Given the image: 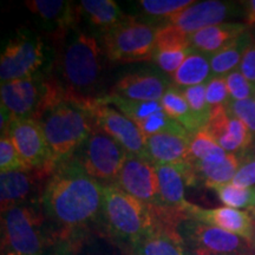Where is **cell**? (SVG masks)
<instances>
[{"instance_id": "obj_1", "label": "cell", "mask_w": 255, "mask_h": 255, "mask_svg": "<svg viewBox=\"0 0 255 255\" xmlns=\"http://www.w3.org/2000/svg\"><path fill=\"white\" fill-rule=\"evenodd\" d=\"M41 206L58 228L55 242L83 240V232L102 216L103 186L88 175L81 162L68 159L53 171L41 193Z\"/></svg>"}, {"instance_id": "obj_2", "label": "cell", "mask_w": 255, "mask_h": 255, "mask_svg": "<svg viewBox=\"0 0 255 255\" xmlns=\"http://www.w3.org/2000/svg\"><path fill=\"white\" fill-rule=\"evenodd\" d=\"M56 163L70 159L95 131V123L82 100L69 94L38 121Z\"/></svg>"}, {"instance_id": "obj_3", "label": "cell", "mask_w": 255, "mask_h": 255, "mask_svg": "<svg viewBox=\"0 0 255 255\" xmlns=\"http://www.w3.org/2000/svg\"><path fill=\"white\" fill-rule=\"evenodd\" d=\"M97 39L84 31H77L64 44L60 72L66 92L78 100H91L102 73L101 53Z\"/></svg>"}, {"instance_id": "obj_4", "label": "cell", "mask_w": 255, "mask_h": 255, "mask_svg": "<svg viewBox=\"0 0 255 255\" xmlns=\"http://www.w3.org/2000/svg\"><path fill=\"white\" fill-rule=\"evenodd\" d=\"M102 218L109 235L130 251L154 227L151 208L126 193L116 183L103 186Z\"/></svg>"}, {"instance_id": "obj_5", "label": "cell", "mask_w": 255, "mask_h": 255, "mask_svg": "<svg viewBox=\"0 0 255 255\" xmlns=\"http://www.w3.org/2000/svg\"><path fill=\"white\" fill-rule=\"evenodd\" d=\"M68 92L62 83L43 73L31 78L1 83V105L13 119L39 121L50 108L66 97Z\"/></svg>"}, {"instance_id": "obj_6", "label": "cell", "mask_w": 255, "mask_h": 255, "mask_svg": "<svg viewBox=\"0 0 255 255\" xmlns=\"http://www.w3.org/2000/svg\"><path fill=\"white\" fill-rule=\"evenodd\" d=\"M43 223V213L33 205L1 212V255H43L50 242Z\"/></svg>"}, {"instance_id": "obj_7", "label": "cell", "mask_w": 255, "mask_h": 255, "mask_svg": "<svg viewBox=\"0 0 255 255\" xmlns=\"http://www.w3.org/2000/svg\"><path fill=\"white\" fill-rule=\"evenodd\" d=\"M158 26L129 17L103 32V52L114 63H135L152 60L156 50Z\"/></svg>"}, {"instance_id": "obj_8", "label": "cell", "mask_w": 255, "mask_h": 255, "mask_svg": "<svg viewBox=\"0 0 255 255\" xmlns=\"http://www.w3.org/2000/svg\"><path fill=\"white\" fill-rule=\"evenodd\" d=\"M45 62V45L40 37L27 30L18 32L17 36L6 44L0 57L1 83L39 75Z\"/></svg>"}, {"instance_id": "obj_9", "label": "cell", "mask_w": 255, "mask_h": 255, "mask_svg": "<svg viewBox=\"0 0 255 255\" xmlns=\"http://www.w3.org/2000/svg\"><path fill=\"white\" fill-rule=\"evenodd\" d=\"M83 103L96 128L114 138L128 154L146 159L145 137L133 121L110 105L104 104L100 97L83 101Z\"/></svg>"}, {"instance_id": "obj_10", "label": "cell", "mask_w": 255, "mask_h": 255, "mask_svg": "<svg viewBox=\"0 0 255 255\" xmlns=\"http://www.w3.org/2000/svg\"><path fill=\"white\" fill-rule=\"evenodd\" d=\"M128 152L101 130H95L83 145L82 167L97 181L116 183Z\"/></svg>"}, {"instance_id": "obj_11", "label": "cell", "mask_w": 255, "mask_h": 255, "mask_svg": "<svg viewBox=\"0 0 255 255\" xmlns=\"http://www.w3.org/2000/svg\"><path fill=\"white\" fill-rule=\"evenodd\" d=\"M178 233L186 246L200 248L219 255H253L255 253L251 241L195 220L181 222Z\"/></svg>"}, {"instance_id": "obj_12", "label": "cell", "mask_w": 255, "mask_h": 255, "mask_svg": "<svg viewBox=\"0 0 255 255\" xmlns=\"http://www.w3.org/2000/svg\"><path fill=\"white\" fill-rule=\"evenodd\" d=\"M6 135L13 142L21 157L33 169L52 175L58 167L38 121L13 119Z\"/></svg>"}, {"instance_id": "obj_13", "label": "cell", "mask_w": 255, "mask_h": 255, "mask_svg": "<svg viewBox=\"0 0 255 255\" xmlns=\"http://www.w3.org/2000/svg\"><path fill=\"white\" fill-rule=\"evenodd\" d=\"M116 184L146 206H159L157 174L155 165L148 159L128 154Z\"/></svg>"}, {"instance_id": "obj_14", "label": "cell", "mask_w": 255, "mask_h": 255, "mask_svg": "<svg viewBox=\"0 0 255 255\" xmlns=\"http://www.w3.org/2000/svg\"><path fill=\"white\" fill-rule=\"evenodd\" d=\"M155 170L158 178V207L187 213L190 203L184 199V187L186 184L196 186L200 181L193 165L183 161L174 164L155 165Z\"/></svg>"}, {"instance_id": "obj_15", "label": "cell", "mask_w": 255, "mask_h": 255, "mask_svg": "<svg viewBox=\"0 0 255 255\" xmlns=\"http://www.w3.org/2000/svg\"><path fill=\"white\" fill-rule=\"evenodd\" d=\"M206 128L228 154H244L253 148L254 136L246 124L229 113L227 107H220L210 111Z\"/></svg>"}, {"instance_id": "obj_16", "label": "cell", "mask_w": 255, "mask_h": 255, "mask_svg": "<svg viewBox=\"0 0 255 255\" xmlns=\"http://www.w3.org/2000/svg\"><path fill=\"white\" fill-rule=\"evenodd\" d=\"M237 4L231 1H195L183 11L167 19V23L176 25L191 36L202 28L222 24L226 19L237 15Z\"/></svg>"}, {"instance_id": "obj_17", "label": "cell", "mask_w": 255, "mask_h": 255, "mask_svg": "<svg viewBox=\"0 0 255 255\" xmlns=\"http://www.w3.org/2000/svg\"><path fill=\"white\" fill-rule=\"evenodd\" d=\"M189 220L215 226L252 242L253 239V218L248 210H239L231 207L203 209L190 203L187 208Z\"/></svg>"}, {"instance_id": "obj_18", "label": "cell", "mask_w": 255, "mask_h": 255, "mask_svg": "<svg viewBox=\"0 0 255 255\" xmlns=\"http://www.w3.org/2000/svg\"><path fill=\"white\" fill-rule=\"evenodd\" d=\"M170 84L156 72L128 73L116 82L110 94L131 101L161 102Z\"/></svg>"}, {"instance_id": "obj_19", "label": "cell", "mask_w": 255, "mask_h": 255, "mask_svg": "<svg viewBox=\"0 0 255 255\" xmlns=\"http://www.w3.org/2000/svg\"><path fill=\"white\" fill-rule=\"evenodd\" d=\"M25 5L32 13L52 26L58 40L76 27L82 15L79 4L64 0H27Z\"/></svg>"}, {"instance_id": "obj_20", "label": "cell", "mask_w": 255, "mask_h": 255, "mask_svg": "<svg viewBox=\"0 0 255 255\" xmlns=\"http://www.w3.org/2000/svg\"><path fill=\"white\" fill-rule=\"evenodd\" d=\"M51 175L43 170L32 169L27 171H8L0 175V205L1 212L14 206L26 205L33 196L38 183Z\"/></svg>"}, {"instance_id": "obj_21", "label": "cell", "mask_w": 255, "mask_h": 255, "mask_svg": "<svg viewBox=\"0 0 255 255\" xmlns=\"http://www.w3.org/2000/svg\"><path fill=\"white\" fill-rule=\"evenodd\" d=\"M189 132H164L145 138L146 159L154 165L187 161L191 142Z\"/></svg>"}, {"instance_id": "obj_22", "label": "cell", "mask_w": 255, "mask_h": 255, "mask_svg": "<svg viewBox=\"0 0 255 255\" xmlns=\"http://www.w3.org/2000/svg\"><path fill=\"white\" fill-rule=\"evenodd\" d=\"M132 255H184L178 228L167 225L154 227L131 250Z\"/></svg>"}, {"instance_id": "obj_23", "label": "cell", "mask_w": 255, "mask_h": 255, "mask_svg": "<svg viewBox=\"0 0 255 255\" xmlns=\"http://www.w3.org/2000/svg\"><path fill=\"white\" fill-rule=\"evenodd\" d=\"M247 28L246 24L241 23H222L205 27L190 36L191 49L210 56L246 33Z\"/></svg>"}, {"instance_id": "obj_24", "label": "cell", "mask_w": 255, "mask_h": 255, "mask_svg": "<svg viewBox=\"0 0 255 255\" xmlns=\"http://www.w3.org/2000/svg\"><path fill=\"white\" fill-rule=\"evenodd\" d=\"M242 154H227L223 161L197 162L191 165L199 180H202L205 186L212 189L215 186L232 182L240 168Z\"/></svg>"}, {"instance_id": "obj_25", "label": "cell", "mask_w": 255, "mask_h": 255, "mask_svg": "<svg viewBox=\"0 0 255 255\" xmlns=\"http://www.w3.org/2000/svg\"><path fill=\"white\" fill-rule=\"evenodd\" d=\"M212 77L213 72L210 68V56L194 49L177 71L171 75L173 82L178 88L206 84Z\"/></svg>"}, {"instance_id": "obj_26", "label": "cell", "mask_w": 255, "mask_h": 255, "mask_svg": "<svg viewBox=\"0 0 255 255\" xmlns=\"http://www.w3.org/2000/svg\"><path fill=\"white\" fill-rule=\"evenodd\" d=\"M253 36L247 31L227 46L210 55L213 77H223L237 70L240 66L245 52L253 43Z\"/></svg>"}, {"instance_id": "obj_27", "label": "cell", "mask_w": 255, "mask_h": 255, "mask_svg": "<svg viewBox=\"0 0 255 255\" xmlns=\"http://www.w3.org/2000/svg\"><path fill=\"white\" fill-rule=\"evenodd\" d=\"M79 7L83 15L91 25L105 32L127 18L123 11L113 0H82Z\"/></svg>"}, {"instance_id": "obj_28", "label": "cell", "mask_w": 255, "mask_h": 255, "mask_svg": "<svg viewBox=\"0 0 255 255\" xmlns=\"http://www.w3.org/2000/svg\"><path fill=\"white\" fill-rule=\"evenodd\" d=\"M161 105L165 113L170 117H173L174 120H176L178 123L182 124L190 135H194V133H196L205 128L200 123V121L194 116L182 91L176 85L175 87L170 85L168 90L165 91L161 100Z\"/></svg>"}, {"instance_id": "obj_29", "label": "cell", "mask_w": 255, "mask_h": 255, "mask_svg": "<svg viewBox=\"0 0 255 255\" xmlns=\"http://www.w3.org/2000/svg\"><path fill=\"white\" fill-rule=\"evenodd\" d=\"M227 154L205 127L191 136L187 162L190 164L197 162H220L226 158Z\"/></svg>"}, {"instance_id": "obj_30", "label": "cell", "mask_w": 255, "mask_h": 255, "mask_svg": "<svg viewBox=\"0 0 255 255\" xmlns=\"http://www.w3.org/2000/svg\"><path fill=\"white\" fill-rule=\"evenodd\" d=\"M100 98L104 104L117 108L120 113L126 115L128 119L133 121L135 123L148 119L149 116L159 113V111H163L161 102L131 101L111 94Z\"/></svg>"}, {"instance_id": "obj_31", "label": "cell", "mask_w": 255, "mask_h": 255, "mask_svg": "<svg viewBox=\"0 0 255 255\" xmlns=\"http://www.w3.org/2000/svg\"><path fill=\"white\" fill-rule=\"evenodd\" d=\"M220 201L231 208L250 210L255 206V188H239L231 182L213 187Z\"/></svg>"}, {"instance_id": "obj_32", "label": "cell", "mask_w": 255, "mask_h": 255, "mask_svg": "<svg viewBox=\"0 0 255 255\" xmlns=\"http://www.w3.org/2000/svg\"><path fill=\"white\" fill-rule=\"evenodd\" d=\"M187 49H191L190 34L167 21L162 26H158L155 51H181Z\"/></svg>"}, {"instance_id": "obj_33", "label": "cell", "mask_w": 255, "mask_h": 255, "mask_svg": "<svg viewBox=\"0 0 255 255\" xmlns=\"http://www.w3.org/2000/svg\"><path fill=\"white\" fill-rule=\"evenodd\" d=\"M137 127L139 128L143 136L145 138L148 137L157 135V133H164V132H178V133H184L188 132L182 124H180L176 120H174L173 117H170L165 111H159L151 116H149L148 119L139 121L137 122Z\"/></svg>"}, {"instance_id": "obj_34", "label": "cell", "mask_w": 255, "mask_h": 255, "mask_svg": "<svg viewBox=\"0 0 255 255\" xmlns=\"http://www.w3.org/2000/svg\"><path fill=\"white\" fill-rule=\"evenodd\" d=\"M194 2L195 0H141L138 4L145 14L169 19Z\"/></svg>"}, {"instance_id": "obj_35", "label": "cell", "mask_w": 255, "mask_h": 255, "mask_svg": "<svg viewBox=\"0 0 255 255\" xmlns=\"http://www.w3.org/2000/svg\"><path fill=\"white\" fill-rule=\"evenodd\" d=\"M32 169L33 168L19 154L11 138L7 135H2L0 138V170L1 173L27 171Z\"/></svg>"}, {"instance_id": "obj_36", "label": "cell", "mask_w": 255, "mask_h": 255, "mask_svg": "<svg viewBox=\"0 0 255 255\" xmlns=\"http://www.w3.org/2000/svg\"><path fill=\"white\" fill-rule=\"evenodd\" d=\"M180 89L182 91L184 98H186L187 103L189 104L194 116L200 121V123L203 127H207L210 117V109L206 98V84Z\"/></svg>"}, {"instance_id": "obj_37", "label": "cell", "mask_w": 255, "mask_h": 255, "mask_svg": "<svg viewBox=\"0 0 255 255\" xmlns=\"http://www.w3.org/2000/svg\"><path fill=\"white\" fill-rule=\"evenodd\" d=\"M226 83L232 101H245L254 98L255 85L246 79L239 69L226 76Z\"/></svg>"}, {"instance_id": "obj_38", "label": "cell", "mask_w": 255, "mask_h": 255, "mask_svg": "<svg viewBox=\"0 0 255 255\" xmlns=\"http://www.w3.org/2000/svg\"><path fill=\"white\" fill-rule=\"evenodd\" d=\"M206 98L210 111L220 107H227L231 96L226 77H212L206 83Z\"/></svg>"}, {"instance_id": "obj_39", "label": "cell", "mask_w": 255, "mask_h": 255, "mask_svg": "<svg viewBox=\"0 0 255 255\" xmlns=\"http://www.w3.org/2000/svg\"><path fill=\"white\" fill-rule=\"evenodd\" d=\"M231 183L239 188H253L255 186V152L253 149L242 154L241 165Z\"/></svg>"}, {"instance_id": "obj_40", "label": "cell", "mask_w": 255, "mask_h": 255, "mask_svg": "<svg viewBox=\"0 0 255 255\" xmlns=\"http://www.w3.org/2000/svg\"><path fill=\"white\" fill-rule=\"evenodd\" d=\"M191 51H193V49L181 51H155L152 60L164 72L174 75L178 68L182 65V63L186 60L187 57L190 55Z\"/></svg>"}, {"instance_id": "obj_41", "label": "cell", "mask_w": 255, "mask_h": 255, "mask_svg": "<svg viewBox=\"0 0 255 255\" xmlns=\"http://www.w3.org/2000/svg\"><path fill=\"white\" fill-rule=\"evenodd\" d=\"M231 114L238 117L241 122L246 124L252 135L255 138V101L254 98H248L245 101H232L227 105Z\"/></svg>"}, {"instance_id": "obj_42", "label": "cell", "mask_w": 255, "mask_h": 255, "mask_svg": "<svg viewBox=\"0 0 255 255\" xmlns=\"http://www.w3.org/2000/svg\"><path fill=\"white\" fill-rule=\"evenodd\" d=\"M239 70L248 82L255 85V40H253V43L245 52Z\"/></svg>"}, {"instance_id": "obj_43", "label": "cell", "mask_w": 255, "mask_h": 255, "mask_svg": "<svg viewBox=\"0 0 255 255\" xmlns=\"http://www.w3.org/2000/svg\"><path fill=\"white\" fill-rule=\"evenodd\" d=\"M82 241L83 240H79V239L57 241L51 255H77L81 250Z\"/></svg>"}, {"instance_id": "obj_44", "label": "cell", "mask_w": 255, "mask_h": 255, "mask_svg": "<svg viewBox=\"0 0 255 255\" xmlns=\"http://www.w3.org/2000/svg\"><path fill=\"white\" fill-rule=\"evenodd\" d=\"M244 8V17L248 26H255V0H248V1L241 2Z\"/></svg>"}, {"instance_id": "obj_45", "label": "cell", "mask_w": 255, "mask_h": 255, "mask_svg": "<svg viewBox=\"0 0 255 255\" xmlns=\"http://www.w3.org/2000/svg\"><path fill=\"white\" fill-rule=\"evenodd\" d=\"M183 246H184V255H219V254L212 253V252L200 250V248L186 246L184 244H183Z\"/></svg>"}, {"instance_id": "obj_46", "label": "cell", "mask_w": 255, "mask_h": 255, "mask_svg": "<svg viewBox=\"0 0 255 255\" xmlns=\"http://www.w3.org/2000/svg\"><path fill=\"white\" fill-rule=\"evenodd\" d=\"M248 212L251 213L252 218H253V229H254V232H253V239H252V245H253L254 251H255V208H252L251 210H248Z\"/></svg>"}, {"instance_id": "obj_47", "label": "cell", "mask_w": 255, "mask_h": 255, "mask_svg": "<svg viewBox=\"0 0 255 255\" xmlns=\"http://www.w3.org/2000/svg\"><path fill=\"white\" fill-rule=\"evenodd\" d=\"M252 149H253V151L255 152V142H254V144H253V148H252Z\"/></svg>"}, {"instance_id": "obj_48", "label": "cell", "mask_w": 255, "mask_h": 255, "mask_svg": "<svg viewBox=\"0 0 255 255\" xmlns=\"http://www.w3.org/2000/svg\"><path fill=\"white\" fill-rule=\"evenodd\" d=\"M254 101H255V96H254Z\"/></svg>"}, {"instance_id": "obj_49", "label": "cell", "mask_w": 255, "mask_h": 255, "mask_svg": "<svg viewBox=\"0 0 255 255\" xmlns=\"http://www.w3.org/2000/svg\"><path fill=\"white\" fill-rule=\"evenodd\" d=\"M253 208H255V206H254V207H253ZM250 210H251V209H250Z\"/></svg>"}, {"instance_id": "obj_50", "label": "cell", "mask_w": 255, "mask_h": 255, "mask_svg": "<svg viewBox=\"0 0 255 255\" xmlns=\"http://www.w3.org/2000/svg\"><path fill=\"white\" fill-rule=\"evenodd\" d=\"M253 255H255V253H254V254H253Z\"/></svg>"}]
</instances>
